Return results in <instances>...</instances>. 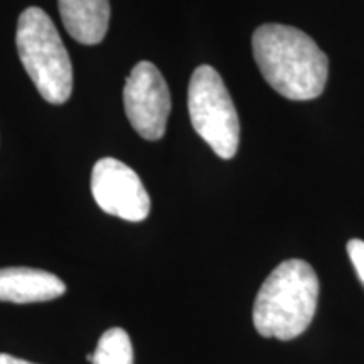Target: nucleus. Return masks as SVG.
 <instances>
[{
	"mask_svg": "<svg viewBox=\"0 0 364 364\" xmlns=\"http://www.w3.org/2000/svg\"><path fill=\"white\" fill-rule=\"evenodd\" d=\"M253 56L263 78L282 97L314 100L326 88L329 59L311 36L284 24H263L253 33Z\"/></svg>",
	"mask_w": 364,
	"mask_h": 364,
	"instance_id": "obj_1",
	"label": "nucleus"
},
{
	"mask_svg": "<svg viewBox=\"0 0 364 364\" xmlns=\"http://www.w3.org/2000/svg\"><path fill=\"white\" fill-rule=\"evenodd\" d=\"M318 300V279L304 260H287L267 277L253 306V324L263 338L290 341L311 326Z\"/></svg>",
	"mask_w": 364,
	"mask_h": 364,
	"instance_id": "obj_2",
	"label": "nucleus"
},
{
	"mask_svg": "<svg viewBox=\"0 0 364 364\" xmlns=\"http://www.w3.org/2000/svg\"><path fill=\"white\" fill-rule=\"evenodd\" d=\"M22 66L46 102L66 103L73 91V66L51 17L39 7L21 14L16 36Z\"/></svg>",
	"mask_w": 364,
	"mask_h": 364,
	"instance_id": "obj_3",
	"label": "nucleus"
},
{
	"mask_svg": "<svg viewBox=\"0 0 364 364\" xmlns=\"http://www.w3.org/2000/svg\"><path fill=\"white\" fill-rule=\"evenodd\" d=\"M194 130L221 159H233L240 145V120L220 73L203 65L193 73L188 93Z\"/></svg>",
	"mask_w": 364,
	"mask_h": 364,
	"instance_id": "obj_4",
	"label": "nucleus"
},
{
	"mask_svg": "<svg viewBox=\"0 0 364 364\" xmlns=\"http://www.w3.org/2000/svg\"><path fill=\"white\" fill-rule=\"evenodd\" d=\"M127 118L142 139L156 142L166 134L172 108L171 91L162 73L150 61H140L124 90Z\"/></svg>",
	"mask_w": 364,
	"mask_h": 364,
	"instance_id": "obj_5",
	"label": "nucleus"
},
{
	"mask_svg": "<svg viewBox=\"0 0 364 364\" xmlns=\"http://www.w3.org/2000/svg\"><path fill=\"white\" fill-rule=\"evenodd\" d=\"M91 193L107 215L125 221H144L150 213V198L139 174L117 159L105 157L91 172Z\"/></svg>",
	"mask_w": 364,
	"mask_h": 364,
	"instance_id": "obj_6",
	"label": "nucleus"
},
{
	"mask_svg": "<svg viewBox=\"0 0 364 364\" xmlns=\"http://www.w3.org/2000/svg\"><path fill=\"white\" fill-rule=\"evenodd\" d=\"M65 292V282L54 273L27 267L0 268V302H48Z\"/></svg>",
	"mask_w": 364,
	"mask_h": 364,
	"instance_id": "obj_7",
	"label": "nucleus"
},
{
	"mask_svg": "<svg viewBox=\"0 0 364 364\" xmlns=\"http://www.w3.org/2000/svg\"><path fill=\"white\" fill-rule=\"evenodd\" d=\"M59 14L68 34L81 44H98L107 36L110 22L108 0H58Z\"/></svg>",
	"mask_w": 364,
	"mask_h": 364,
	"instance_id": "obj_8",
	"label": "nucleus"
},
{
	"mask_svg": "<svg viewBox=\"0 0 364 364\" xmlns=\"http://www.w3.org/2000/svg\"><path fill=\"white\" fill-rule=\"evenodd\" d=\"M91 364H134V348L127 331L113 327L103 332Z\"/></svg>",
	"mask_w": 364,
	"mask_h": 364,
	"instance_id": "obj_9",
	"label": "nucleus"
},
{
	"mask_svg": "<svg viewBox=\"0 0 364 364\" xmlns=\"http://www.w3.org/2000/svg\"><path fill=\"white\" fill-rule=\"evenodd\" d=\"M348 255L351 258L354 270H356L359 280L364 285V241L363 240H351L348 243Z\"/></svg>",
	"mask_w": 364,
	"mask_h": 364,
	"instance_id": "obj_10",
	"label": "nucleus"
},
{
	"mask_svg": "<svg viewBox=\"0 0 364 364\" xmlns=\"http://www.w3.org/2000/svg\"><path fill=\"white\" fill-rule=\"evenodd\" d=\"M0 364H36V363H29L26 359L11 356V354L0 353Z\"/></svg>",
	"mask_w": 364,
	"mask_h": 364,
	"instance_id": "obj_11",
	"label": "nucleus"
}]
</instances>
